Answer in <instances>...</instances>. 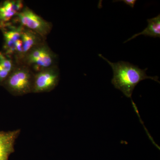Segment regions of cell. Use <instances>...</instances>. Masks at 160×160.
<instances>
[{"label":"cell","instance_id":"obj_1","mask_svg":"<svg viewBox=\"0 0 160 160\" xmlns=\"http://www.w3.org/2000/svg\"><path fill=\"white\" fill-rule=\"evenodd\" d=\"M99 56L106 61L111 66L113 71L112 84L116 89L122 92L126 97L132 99L135 87L143 80L150 79L160 83L158 76L147 75V69H140L138 66L124 61H120L117 63L111 62L102 54H99Z\"/></svg>","mask_w":160,"mask_h":160},{"label":"cell","instance_id":"obj_2","mask_svg":"<svg viewBox=\"0 0 160 160\" xmlns=\"http://www.w3.org/2000/svg\"><path fill=\"white\" fill-rule=\"evenodd\" d=\"M34 75L24 64H16L2 86L14 96H22L32 93Z\"/></svg>","mask_w":160,"mask_h":160},{"label":"cell","instance_id":"obj_3","mask_svg":"<svg viewBox=\"0 0 160 160\" xmlns=\"http://www.w3.org/2000/svg\"><path fill=\"white\" fill-rule=\"evenodd\" d=\"M58 56L52 50L46 41L33 47L23 58L21 63L33 73L58 66Z\"/></svg>","mask_w":160,"mask_h":160},{"label":"cell","instance_id":"obj_4","mask_svg":"<svg viewBox=\"0 0 160 160\" xmlns=\"http://www.w3.org/2000/svg\"><path fill=\"white\" fill-rule=\"evenodd\" d=\"M11 22L35 32L45 39L51 32L52 28L51 22L44 19L26 6Z\"/></svg>","mask_w":160,"mask_h":160},{"label":"cell","instance_id":"obj_5","mask_svg":"<svg viewBox=\"0 0 160 160\" xmlns=\"http://www.w3.org/2000/svg\"><path fill=\"white\" fill-rule=\"evenodd\" d=\"M60 79L58 66H55L35 73L32 93L52 91L57 86Z\"/></svg>","mask_w":160,"mask_h":160},{"label":"cell","instance_id":"obj_6","mask_svg":"<svg viewBox=\"0 0 160 160\" xmlns=\"http://www.w3.org/2000/svg\"><path fill=\"white\" fill-rule=\"evenodd\" d=\"M23 27L10 22L0 29L3 36V52L8 55L13 57L17 42L21 38Z\"/></svg>","mask_w":160,"mask_h":160},{"label":"cell","instance_id":"obj_7","mask_svg":"<svg viewBox=\"0 0 160 160\" xmlns=\"http://www.w3.org/2000/svg\"><path fill=\"white\" fill-rule=\"evenodd\" d=\"M22 0H6L0 3V29L10 23L24 7Z\"/></svg>","mask_w":160,"mask_h":160},{"label":"cell","instance_id":"obj_8","mask_svg":"<svg viewBox=\"0 0 160 160\" xmlns=\"http://www.w3.org/2000/svg\"><path fill=\"white\" fill-rule=\"evenodd\" d=\"M21 132V129L12 131H0V160H8L15 151L17 139Z\"/></svg>","mask_w":160,"mask_h":160},{"label":"cell","instance_id":"obj_9","mask_svg":"<svg viewBox=\"0 0 160 160\" xmlns=\"http://www.w3.org/2000/svg\"><path fill=\"white\" fill-rule=\"evenodd\" d=\"M21 39L24 57L29 50L46 41V39L42 37L35 32L23 27Z\"/></svg>","mask_w":160,"mask_h":160},{"label":"cell","instance_id":"obj_10","mask_svg":"<svg viewBox=\"0 0 160 160\" xmlns=\"http://www.w3.org/2000/svg\"><path fill=\"white\" fill-rule=\"evenodd\" d=\"M15 65L13 58L0 51V86H2Z\"/></svg>","mask_w":160,"mask_h":160},{"label":"cell","instance_id":"obj_11","mask_svg":"<svg viewBox=\"0 0 160 160\" xmlns=\"http://www.w3.org/2000/svg\"><path fill=\"white\" fill-rule=\"evenodd\" d=\"M148 26L146 29L139 33H137L126 40L124 43L133 39L138 36L143 35L145 36H149L154 38H160V14L151 19H147Z\"/></svg>","mask_w":160,"mask_h":160},{"label":"cell","instance_id":"obj_12","mask_svg":"<svg viewBox=\"0 0 160 160\" xmlns=\"http://www.w3.org/2000/svg\"><path fill=\"white\" fill-rule=\"evenodd\" d=\"M113 2H122L131 8H133L137 1L136 0H121V1H114Z\"/></svg>","mask_w":160,"mask_h":160}]
</instances>
